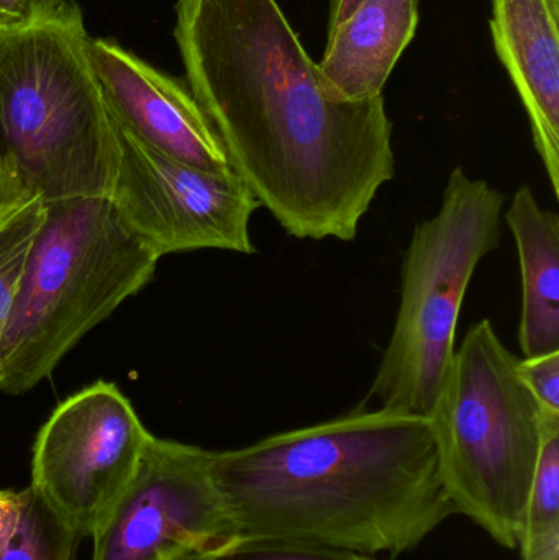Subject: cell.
<instances>
[{
    "label": "cell",
    "mask_w": 559,
    "mask_h": 560,
    "mask_svg": "<svg viewBox=\"0 0 559 560\" xmlns=\"http://www.w3.org/2000/svg\"><path fill=\"white\" fill-rule=\"evenodd\" d=\"M187 88L230 167L288 235L354 242L396 176L383 95L331 97L276 0H177Z\"/></svg>",
    "instance_id": "6da1fadb"
},
{
    "label": "cell",
    "mask_w": 559,
    "mask_h": 560,
    "mask_svg": "<svg viewBox=\"0 0 559 560\" xmlns=\"http://www.w3.org/2000/svg\"><path fill=\"white\" fill-rule=\"evenodd\" d=\"M236 535L400 556L456 515L429 418L376 408L212 454Z\"/></svg>",
    "instance_id": "7a4b0ae2"
},
{
    "label": "cell",
    "mask_w": 559,
    "mask_h": 560,
    "mask_svg": "<svg viewBox=\"0 0 559 560\" xmlns=\"http://www.w3.org/2000/svg\"><path fill=\"white\" fill-rule=\"evenodd\" d=\"M74 0H39L0 28V207L107 197L118 125Z\"/></svg>",
    "instance_id": "3957f363"
},
{
    "label": "cell",
    "mask_w": 559,
    "mask_h": 560,
    "mask_svg": "<svg viewBox=\"0 0 559 560\" xmlns=\"http://www.w3.org/2000/svg\"><path fill=\"white\" fill-rule=\"evenodd\" d=\"M107 197L45 207L0 339V390L25 394L156 271Z\"/></svg>",
    "instance_id": "277c9868"
},
{
    "label": "cell",
    "mask_w": 559,
    "mask_h": 560,
    "mask_svg": "<svg viewBox=\"0 0 559 560\" xmlns=\"http://www.w3.org/2000/svg\"><path fill=\"white\" fill-rule=\"evenodd\" d=\"M488 318L455 349L429 413L440 477L455 513L517 549L545 413Z\"/></svg>",
    "instance_id": "5b68a950"
},
{
    "label": "cell",
    "mask_w": 559,
    "mask_h": 560,
    "mask_svg": "<svg viewBox=\"0 0 559 560\" xmlns=\"http://www.w3.org/2000/svg\"><path fill=\"white\" fill-rule=\"evenodd\" d=\"M505 197L462 166L442 206L414 230L400 268L393 336L368 398L380 408L429 417L455 354L463 300L479 262L501 245Z\"/></svg>",
    "instance_id": "8992f818"
},
{
    "label": "cell",
    "mask_w": 559,
    "mask_h": 560,
    "mask_svg": "<svg viewBox=\"0 0 559 560\" xmlns=\"http://www.w3.org/2000/svg\"><path fill=\"white\" fill-rule=\"evenodd\" d=\"M151 433L112 382L62 401L33 446L30 486L81 538H92L130 486Z\"/></svg>",
    "instance_id": "52a82bcc"
},
{
    "label": "cell",
    "mask_w": 559,
    "mask_h": 560,
    "mask_svg": "<svg viewBox=\"0 0 559 560\" xmlns=\"http://www.w3.org/2000/svg\"><path fill=\"white\" fill-rule=\"evenodd\" d=\"M107 199L128 232L160 259L197 249L256 253L249 222L259 203L233 171L210 173L180 163L120 127Z\"/></svg>",
    "instance_id": "ba28073f"
},
{
    "label": "cell",
    "mask_w": 559,
    "mask_h": 560,
    "mask_svg": "<svg viewBox=\"0 0 559 560\" xmlns=\"http://www.w3.org/2000/svg\"><path fill=\"white\" fill-rule=\"evenodd\" d=\"M212 454L151 434L130 486L92 536V560H180L236 536Z\"/></svg>",
    "instance_id": "9c48e42d"
},
{
    "label": "cell",
    "mask_w": 559,
    "mask_h": 560,
    "mask_svg": "<svg viewBox=\"0 0 559 560\" xmlns=\"http://www.w3.org/2000/svg\"><path fill=\"white\" fill-rule=\"evenodd\" d=\"M91 59L121 130L189 166L232 171L219 135L186 84L108 39H91Z\"/></svg>",
    "instance_id": "30bf717a"
},
{
    "label": "cell",
    "mask_w": 559,
    "mask_h": 560,
    "mask_svg": "<svg viewBox=\"0 0 559 560\" xmlns=\"http://www.w3.org/2000/svg\"><path fill=\"white\" fill-rule=\"evenodd\" d=\"M489 30L559 199V0H491Z\"/></svg>",
    "instance_id": "8fae6325"
},
{
    "label": "cell",
    "mask_w": 559,
    "mask_h": 560,
    "mask_svg": "<svg viewBox=\"0 0 559 560\" xmlns=\"http://www.w3.org/2000/svg\"><path fill=\"white\" fill-rule=\"evenodd\" d=\"M417 26L419 0H361L347 20L327 33L317 66L328 94L341 102L383 95Z\"/></svg>",
    "instance_id": "7c38bea8"
},
{
    "label": "cell",
    "mask_w": 559,
    "mask_h": 560,
    "mask_svg": "<svg viewBox=\"0 0 559 560\" xmlns=\"http://www.w3.org/2000/svg\"><path fill=\"white\" fill-rule=\"evenodd\" d=\"M522 272L519 345L524 358L559 351V217L528 186L519 187L504 213Z\"/></svg>",
    "instance_id": "4fadbf2b"
},
{
    "label": "cell",
    "mask_w": 559,
    "mask_h": 560,
    "mask_svg": "<svg viewBox=\"0 0 559 560\" xmlns=\"http://www.w3.org/2000/svg\"><path fill=\"white\" fill-rule=\"evenodd\" d=\"M517 549L522 560H559V415H547Z\"/></svg>",
    "instance_id": "5bb4252c"
},
{
    "label": "cell",
    "mask_w": 559,
    "mask_h": 560,
    "mask_svg": "<svg viewBox=\"0 0 559 560\" xmlns=\"http://www.w3.org/2000/svg\"><path fill=\"white\" fill-rule=\"evenodd\" d=\"M81 539L30 486L19 526L0 560H72Z\"/></svg>",
    "instance_id": "9a60e30c"
},
{
    "label": "cell",
    "mask_w": 559,
    "mask_h": 560,
    "mask_svg": "<svg viewBox=\"0 0 559 560\" xmlns=\"http://www.w3.org/2000/svg\"><path fill=\"white\" fill-rule=\"evenodd\" d=\"M45 207L38 200L0 207V339L42 226Z\"/></svg>",
    "instance_id": "2e32d148"
},
{
    "label": "cell",
    "mask_w": 559,
    "mask_h": 560,
    "mask_svg": "<svg viewBox=\"0 0 559 560\" xmlns=\"http://www.w3.org/2000/svg\"><path fill=\"white\" fill-rule=\"evenodd\" d=\"M180 560H374L343 549L284 538H249L233 536L206 551L194 552Z\"/></svg>",
    "instance_id": "e0dca14e"
},
{
    "label": "cell",
    "mask_w": 559,
    "mask_h": 560,
    "mask_svg": "<svg viewBox=\"0 0 559 560\" xmlns=\"http://www.w3.org/2000/svg\"><path fill=\"white\" fill-rule=\"evenodd\" d=\"M517 371L541 410L559 415V351L519 359Z\"/></svg>",
    "instance_id": "ac0fdd59"
},
{
    "label": "cell",
    "mask_w": 559,
    "mask_h": 560,
    "mask_svg": "<svg viewBox=\"0 0 559 560\" xmlns=\"http://www.w3.org/2000/svg\"><path fill=\"white\" fill-rule=\"evenodd\" d=\"M25 505V490H0V551L5 548L19 526Z\"/></svg>",
    "instance_id": "d6986e66"
},
{
    "label": "cell",
    "mask_w": 559,
    "mask_h": 560,
    "mask_svg": "<svg viewBox=\"0 0 559 560\" xmlns=\"http://www.w3.org/2000/svg\"><path fill=\"white\" fill-rule=\"evenodd\" d=\"M38 3L39 0H0V28L25 22Z\"/></svg>",
    "instance_id": "ffe728a7"
},
{
    "label": "cell",
    "mask_w": 559,
    "mask_h": 560,
    "mask_svg": "<svg viewBox=\"0 0 559 560\" xmlns=\"http://www.w3.org/2000/svg\"><path fill=\"white\" fill-rule=\"evenodd\" d=\"M360 2L361 0H330V5H328V32L337 28L343 20H347Z\"/></svg>",
    "instance_id": "44dd1931"
}]
</instances>
